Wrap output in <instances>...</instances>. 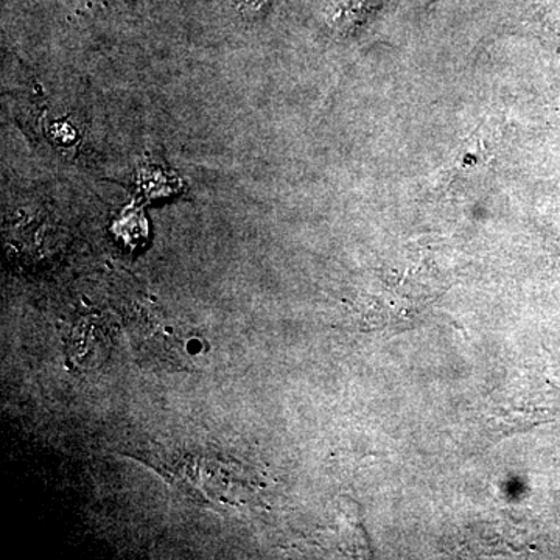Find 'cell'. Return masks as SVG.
<instances>
[{"label":"cell","mask_w":560,"mask_h":560,"mask_svg":"<svg viewBox=\"0 0 560 560\" xmlns=\"http://www.w3.org/2000/svg\"><path fill=\"white\" fill-rule=\"evenodd\" d=\"M381 7L382 0H340L335 7L331 22L338 31L352 32L366 24Z\"/></svg>","instance_id":"1"},{"label":"cell","mask_w":560,"mask_h":560,"mask_svg":"<svg viewBox=\"0 0 560 560\" xmlns=\"http://www.w3.org/2000/svg\"><path fill=\"white\" fill-rule=\"evenodd\" d=\"M243 13H256L261 7L267 5L268 0H235Z\"/></svg>","instance_id":"2"},{"label":"cell","mask_w":560,"mask_h":560,"mask_svg":"<svg viewBox=\"0 0 560 560\" xmlns=\"http://www.w3.org/2000/svg\"><path fill=\"white\" fill-rule=\"evenodd\" d=\"M431 2H434V0H431Z\"/></svg>","instance_id":"3"}]
</instances>
